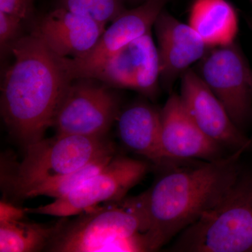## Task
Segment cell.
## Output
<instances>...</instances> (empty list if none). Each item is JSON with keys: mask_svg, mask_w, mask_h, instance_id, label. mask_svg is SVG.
Wrapping results in <instances>:
<instances>
[{"mask_svg": "<svg viewBox=\"0 0 252 252\" xmlns=\"http://www.w3.org/2000/svg\"><path fill=\"white\" fill-rule=\"evenodd\" d=\"M14 61L5 74L1 114L11 133L24 146L44 138L73 79L63 64L32 34L11 47Z\"/></svg>", "mask_w": 252, "mask_h": 252, "instance_id": "obj_1", "label": "cell"}, {"mask_svg": "<svg viewBox=\"0 0 252 252\" xmlns=\"http://www.w3.org/2000/svg\"><path fill=\"white\" fill-rule=\"evenodd\" d=\"M245 152L189 167L175 166L147 190L149 252L166 245L215 206L238 178Z\"/></svg>", "mask_w": 252, "mask_h": 252, "instance_id": "obj_2", "label": "cell"}, {"mask_svg": "<svg viewBox=\"0 0 252 252\" xmlns=\"http://www.w3.org/2000/svg\"><path fill=\"white\" fill-rule=\"evenodd\" d=\"M147 190L111 202L63 224L50 243L58 252H149Z\"/></svg>", "mask_w": 252, "mask_h": 252, "instance_id": "obj_3", "label": "cell"}, {"mask_svg": "<svg viewBox=\"0 0 252 252\" xmlns=\"http://www.w3.org/2000/svg\"><path fill=\"white\" fill-rule=\"evenodd\" d=\"M171 250L252 252V173L241 172L215 207L181 232Z\"/></svg>", "mask_w": 252, "mask_h": 252, "instance_id": "obj_4", "label": "cell"}, {"mask_svg": "<svg viewBox=\"0 0 252 252\" xmlns=\"http://www.w3.org/2000/svg\"><path fill=\"white\" fill-rule=\"evenodd\" d=\"M115 155L114 144L105 137L59 135L25 146L12 185L24 194L36 185L75 171L99 158Z\"/></svg>", "mask_w": 252, "mask_h": 252, "instance_id": "obj_5", "label": "cell"}, {"mask_svg": "<svg viewBox=\"0 0 252 252\" xmlns=\"http://www.w3.org/2000/svg\"><path fill=\"white\" fill-rule=\"evenodd\" d=\"M94 79H73L56 111L53 127L59 135L105 137L119 117V99Z\"/></svg>", "mask_w": 252, "mask_h": 252, "instance_id": "obj_6", "label": "cell"}, {"mask_svg": "<svg viewBox=\"0 0 252 252\" xmlns=\"http://www.w3.org/2000/svg\"><path fill=\"white\" fill-rule=\"evenodd\" d=\"M199 62L197 74L243 131L252 119V69L241 48H211Z\"/></svg>", "mask_w": 252, "mask_h": 252, "instance_id": "obj_7", "label": "cell"}, {"mask_svg": "<svg viewBox=\"0 0 252 252\" xmlns=\"http://www.w3.org/2000/svg\"><path fill=\"white\" fill-rule=\"evenodd\" d=\"M148 170L146 162L114 157L102 171L67 195L43 206L26 209V211L64 218L91 211L100 203L126 198L127 192L144 178Z\"/></svg>", "mask_w": 252, "mask_h": 252, "instance_id": "obj_8", "label": "cell"}, {"mask_svg": "<svg viewBox=\"0 0 252 252\" xmlns=\"http://www.w3.org/2000/svg\"><path fill=\"white\" fill-rule=\"evenodd\" d=\"M84 78L110 88L131 89L155 97L160 80V62L151 31L119 49Z\"/></svg>", "mask_w": 252, "mask_h": 252, "instance_id": "obj_9", "label": "cell"}, {"mask_svg": "<svg viewBox=\"0 0 252 252\" xmlns=\"http://www.w3.org/2000/svg\"><path fill=\"white\" fill-rule=\"evenodd\" d=\"M180 95L204 133L223 148L232 152L252 148V140L235 125L224 105L193 69H188L181 77Z\"/></svg>", "mask_w": 252, "mask_h": 252, "instance_id": "obj_10", "label": "cell"}, {"mask_svg": "<svg viewBox=\"0 0 252 252\" xmlns=\"http://www.w3.org/2000/svg\"><path fill=\"white\" fill-rule=\"evenodd\" d=\"M167 0H147L135 9H125L99 38L94 49L77 59L62 58L72 79L85 77L114 53L151 31Z\"/></svg>", "mask_w": 252, "mask_h": 252, "instance_id": "obj_11", "label": "cell"}, {"mask_svg": "<svg viewBox=\"0 0 252 252\" xmlns=\"http://www.w3.org/2000/svg\"><path fill=\"white\" fill-rule=\"evenodd\" d=\"M161 142L169 158L212 161L224 157L223 147L204 133L193 120L180 94H172L160 109Z\"/></svg>", "mask_w": 252, "mask_h": 252, "instance_id": "obj_12", "label": "cell"}, {"mask_svg": "<svg viewBox=\"0 0 252 252\" xmlns=\"http://www.w3.org/2000/svg\"><path fill=\"white\" fill-rule=\"evenodd\" d=\"M105 26L92 18L56 7L37 21L31 34L59 57L77 59L94 49Z\"/></svg>", "mask_w": 252, "mask_h": 252, "instance_id": "obj_13", "label": "cell"}, {"mask_svg": "<svg viewBox=\"0 0 252 252\" xmlns=\"http://www.w3.org/2000/svg\"><path fill=\"white\" fill-rule=\"evenodd\" d=\"M158 41L160 80L170 87L176 79L203 59L211 48L188 23L161 11L154 23Z\"/></svg>", "mask_w": 252, "mask_h": 252, "instance_id": "obj_14", "label": "cell"}, {"mask_svg": "<svg viewBox=\"0 0 252 252\" xmlns=\"http://www.w3.org/2000/svg\"><path fill=\"white\" fill-rule=\"evenodd\" d=\"M118 120V132L124 146L158 166H177L181 162L167 157L161 142L160 110L137 102L123 111Z\"/></svg>", "mask_w": 252, "mask_h": 252, "instance_id": "obj_15", "label": "cell"}, {"mask_svg": "<svg viewBox=\"0 0 252 252\" xmlns=\"http://www.w3.org/2000/svg\"><path fill=\"white\" fill-rule=\"evenodd\" d=\"M188 24L210 48L233 44L239 31L236 10L227 0H194Z\"/></svg>", "mask_w": 252, "mask_h": 252, "instance_id": "obj_16", "label": "cell"}, {"mask_svg": "<svg viewBox=\"0 0 252 252\" xmlns=\"http://www.w3.org/2000/svg\"><path fill=\"white\" fill-rule=\"evenodd\" d=\"M63 224L60 222L49 226L23 220L0 223V252L40 251L49 245Z\"/></svg>", "mask_w": 252, "mask_h": 252, "instance_id": "obj_17", "label": "cell"}, {"mask_svg": "<svg viewBox=\"0 0 252 252\" xmlns=\"http://www.w3.org/2000/svg\"><path fill=\"white\" fill-rule=\"evenodd\" d=\"M114 157L115 155H108L99 158L75 171L42 182L28 190L23 197L28 198L44 195L58 199L67 195L102 171Z\"/></svg>", "mask_w": 252, "mask_h": 252, "instance_id": "obj_18", "label": "cell"}, {"mask_svg": "<svg viewBox=\"0 0 252 252\" xmlns=\"http://www.w3.org/2000/svg\"><path fill=\"white\" fill-rule=\"evenodd\" d=\"M57 7L106 25L125 10L124 0H56Z\"/></svg>", "mask_w": 252, "mask_h": 252, "instance_id": "obj_19", "label": "cell"}, {"mask_svg": "<svg viewBox=\"0 0 252 252\" xmlns=\"http://www.w3.org/2000/svg\"><path fill=\"white\" fill-rule=\"evenodd\" d=\"M21 18L0 11V46L1 52L11 51V47L22 37L23 24Z\"/></svg>", "mask_w": 252, "mask_h": 252, "instance_id": "obj_20", "label": "cell"}, {"mask_svg": "<svg viewBox=\"0 0 252 252\" xmlns=\"http://www.w3.org/2000/svg\"><path fill=\"white\" fill-rule=\"evenodd\" d=\"M34 0H0V11L26 21L34 14Z\"/></svg>", "mask_w": 252, "mask_h": 252, "instance_id": "obj_21", "label": "cell"}, {"mask_svg": "<svg viewBox=\"0 0 252 252\" xmlns=\"http://www.w3.org/2000/svg\"><path fill=\"white\" fill-rule=\"evenodd\" d=\"M26 212V209L23 210L9 203L1 201L0 203V223L22 220Z\"/></svg>", "mask_w": 252, "mask_h": 252, "instance_id": "obj_22", "label": "cell"}, {"mask_svg": "<svg viewBox=\"0 0 252 252\" xmlns=\"http://www.w3.org/2000/svg\"><path fill=\"white\" fill-rule=\"evenodd\" d=\"M248 23L250 28L252 30V19H249Z\"/></svg>", "mask_w": 252, "mask_h": 252, "instance_id": "obj_23", "label": "cell"}, {"mask_svg": "<svg viewBox=\"0 0 252 252\" xmlns=\"http://www.w3.org/2000/svg\"></svg>", "mask_w": 252, "mask_h": 252, "instance_id": "obj_24", "label": "cell"}]
</instances>
